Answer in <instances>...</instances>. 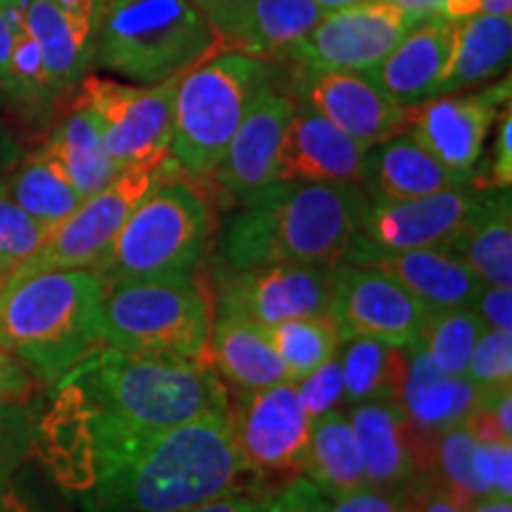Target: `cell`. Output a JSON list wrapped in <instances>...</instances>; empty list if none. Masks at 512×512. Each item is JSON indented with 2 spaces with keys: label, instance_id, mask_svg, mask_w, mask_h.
Here are the masks:
<instances>
[{
  "label": "cell",
  "instance_id": "ffe728a7",
  "mask_svg": "<svg viewBox=\"0 0 512 512\" xmlns=\"http://www.w3.org/2000/svg\"><path fill=\"white\" fill-rule=\"evenodd\" d=\"M344 261L358 266H373L394 278L403 290L413 294L425 311L465 309L472 306L484 283L463 261L446 249H406L389 252L363 238L361 233L351 242Z\"/></svg>",
  "mask_w": 512,
  "mask_h": 512
},
{
  "label": "cell",
  "instance_id": "f1b7e54d",
  "mask_svg": "<svg viewBox=\"0 0 512 512\" xmlns=\"http://www.w3.org/2000/svg\"><path fill=\"white\" fill-rule=\"evenodd\" d=\"M302 472L330 498L344 496L366 484L354 430L342 408H332L311 420Z\"/></svg>",
  "mask_w": 512,
  "mask_h": 512
},
{
  "label": "cell",
  "instance_id": "9a60e30c",
  "mask_svg": "<svg viewBox=\"0 0 512 512\" xmlns=\"http://www.w3.org/2000/svg\"><path fill=\"white\" fill-rule=\"evenodd\" d=\"M510 102V79L470 95H437L422 102L408 133L448 171L465 178L477 174L496 117Z\"/></svg>",
  "mask_w": 512,
  "mask_h": 512
},
{
  "label": "cell",
  "instance_id": "7dc6e473",
  "mask_svg": "<svg viewBox=\"0 0 512 512\" xmlns=\"http://www.w3.org/2000/svg\"><path fill=\"white\" fill-rule=\"evenodd\" d=\"M437 15L448 19L465 17H512V0H448Z\"/></svg>",
  "mask_w": 512,
  "mask_h": 512
},
{
  "label": "cell",
  "instance_id": "603a6c76",
  "mask_svg": "<svg viewBox=\"0 0 512 512\" xmlns=\"http://www.w3.org/2000/svg\"><path fill=\"white\" fill-rule=\"evenodd\" d=\"M467 185L437 162L411 133H401L370 147L361 188L370 202H403Z\"/></svg>",
  "mask_w": 512,
  "mask_h": 512
},
{
  "label": "cell",
  "instance_id": "277c9868",
  "mask_svg": "<svg viewBox=\"0 0 512 512\" xmlns=\"http://www.w3.org/2000/svg\"><path fill=\"white\" fill-rule=\"evenodd\" d=\"M53 392L133 427H174L230 411L226 387L207 363L112 347L83 358Z\"/></svg>",
  "mask_w": 512,
  "mask_h": 512
},
{
  "label": "cell",
  "instance_id": "5b68a950",
  "mask_svg": "<svg viewBox=\"0 0 512 512\" xmlns=\"http://www.w3.org/2000/svg\"><path fill=\"white\" fill-rule=\"evenodd\" d=\"M221 53V36L195 0H102L93 60L124 81L162 83Z\"/></svg>",
  "mask_w": 512,
  "mask_h": 512
},
{
  "label": "cell",
  "instance_id": "f5cc1de1",
  "mask_svg": "<svg viewBox=\"0 0 512 512\" xmlns=\"http://www.w3.org/2000/svg\"><path fill=\"white\" fill-rule=\"evenodd\" d=\"M467 512H512V498L484 496L470 503Z\"/></svg>",
  "mask_w": 512,
  "mask_h": 512
},
{
  "label": "cell",
  "instance_id": "680465c9",
  "mask_svg": "<svg viewBox=\"0 0 512 512\" xmlns=\"http://www.w3.org/2000/svg\"><path fill=\"white\" fill-rule=\"evenodd\" d=\"M22 3V0H0V10H8V8H15V5Z\"/></svg>",
  "mask_w": 512,
  "mask_h": 512
},
{
  "label": "cell",
  "instance_id": "5bb4252c",
  "mask_svg": "<svg viewBox=\"0 0 512 512\" xmlns=\"http://www.w3.org/2000/svg\"><path fill=\"white\" fill-rule=\"evenodd\" d=\"M228 415L233 441L249 470L256 475L302 472L311 418L299 399L297 382L242 392Z\"/></svg>",
  "mask_w": 512,
  "mask_h": 512
},
{
  "label": "cell",
  "instance_id": "30bf717a",
  "mask_svg": "<svg viewBox=\"0 0 512 512\" xmlns=\"http://www.w3.org/2000/svg\"><path fill=\"white\" fill-rule=\"evenodd\" d=\"M422 17L389 0H358L323 12L316 27L285 57L306 69L370 72Z\"/></svg>",
  "mask_w": 512,
  "mask_h": 512
},
{
  "label": "cell",
  "instance_id": "4316f807",
  "mask_svg": "<svg viewBox=\"0 0 512 512\" xmlns=\"http://www.w3.org/2000/svg\"><path fill=\"white\" fill-rule=\"evenodd\" d=\"M512 17L456 19L451 55L437 95H448L494 81L510 67Z\"/></svg>",
  "mask_w": 512,
  "mask_h": 512
},
{
  "label": "cell",
  "instance_id": "d6a6232c",
  "mask_svg": "<svg viewBox=\"0 0 512 512\" xmlns=\"http://www.w3.org/2000/svg\"><path fill=\"white\" fill-rule=\"evenodd\" d=\"M5 195L27 211L36 221L53 230L57 223L67 219L83 202L79 190L74 188L67 174L60 169L48 152L31 157L8 185H3Z\"/></svg>",
  "mask_w": 512,
  "mask_h": 512
},
{
  "label": "cell",
  "instance_id": "3957f363",
  "mask_svg": "<svg viewBox=\"0 0 512 512\" xmlns=\"http://www.w3.org/2000/svg\"><path fill=\"white\" fill-rule=\"evenodd\" d=\"M102 292L93 268H12L0 285V347L53 389L105 347Z\"/></svg>",
  "mask_w": 512,
  "mask_h": 512
},
{
  "label": "cell",
  "instance_id": "816d5d0a",
  "mask_svg": "<svg viewBox=\"0 0 512 512\" xmlns=\"http://www.w3.org/2000/svg\"><path fill=\"white\" fill-rule=\"evenodd\" d=\"M242 3H245V0H195L197 8L209 17L211 24H214V29L216 24H221L223 19H226L235 8H240Z\"/></svg>",
  "mask_w": 512,
  "mask_h": 512
},
{
  "label": "cell",
  "instance_id": "4dcf8cb0",
  "mask_svg": "<svg viewBox=\"0 0 512 512\" xmlns=\"http://www.w3.org/2000/svg\"><path fill=\"white\" fill-rule=\"evenodd\" d=\"M43 152H48L60 164L83 200L100 192L119 176L117 164L102 145L93 114L83 105H76L74 112L57 126Z\"/></svg>",
  "mask_w": 512,
  "mask_h": 512
},
{
  "label": "cell",
  "instance_id": "ab89813d",
  "mask_svg": "<svg viewBox=\"0 0 512 512\" xmlns=\"http://www.w3.org/2000/svg\"><path fill=\"white\" fill-rule=\"evenodd\" d=\"M297 392L311 420L332 411V408H339V403H344V382L337 354L313 373L297 380Z\"/></svg>",
  "mask_w": 512,
  "mask_h": 512
},
{
  "label": "cell",
  "instance_id": "d6986e66",
  "mask_svg": "<svg viewBox=\"0 0 512 512\" xmlns=\"http://www.w3.org/2000/svg\"><path fill=\"white\" fill-rule=\"evenodd\" d=\"M294 112V100L275 91L271 81L256 98L230 140L221 164L211 174L228 195L245 202L254 192L278 183L283 138Z\"/></svg>",
  "mask_w": 512,
  "mask_h": 512
},
{
  "label": "cell",
  "instance_id": "681fc988",
  "mask_svg": "<svg viewBox=\"0 0 512 512\" xmlns=\"http://www.w3.org/2000/svg\"><path fill=\"white\" fill-rule=\"evenodd\" d=\"M266 498L256 494H230L214 498V501L197 505V508H190L185 512H256L264 505Z\"/></svg>",
  "mask_w": 512,
  "mask_h": 512
},
{
  "label": "cell",
  "instance_id": "d590c367",
  "mask_svg": "<svg viewBox=\"0 0 512 512\" xmlns=\"http://www.w3.org/2000/svg\"><path fill=\"white\" fill-rule=\"evenodd\" d=\"M38 425L29 403L0 406V496L12 486V477L36 444Z\"/></svg>",
  "mask_w": 512,
  "mask_h": 512
},
{
  "label": "cell",
  "instance_id": "83f0119b",
  "mask_svg": "<svg viewBox=\"0 0 512 512\" xmlns=\"http://www.w3.org/2000/svg\"><path fill=\"white\" fill-rule=\"evenodd\" d=\"M444 249L463 261L479 283L512 287L510 190H486L482 207Z\"/></svg>",
  "mask_w": 512,
  "mask_h": 512
},
{
  "label": "cell",
  "instance_id": "9c48e42d",
  "mask_svg": "<svg viewBox=\"0 0 512 512\" xmlns=\"http://www.w3.org/2000/svg\"><path fill=\"white\" fill-rule=\"evenodd\" d=\"M178 81L181 76L152 86L107 76H83L79 81L76 105L93 114L102 145L119 171L162 166L169 159Z\"/></svg>",
  "mask_w": 512,
  "mask_h": 512
},
{
  "label": "cell",
  "instance_id": "c3c4849f",
  "mask_svg": "<svg viewBox=\"0 0 512 512\" xmlns=\"http://www.w3.org/2000/svg\"><path fill=\"white\" fill-rule=\"evenodd\" d=\"M64 15H67L81 31L93 36L95 22H98L102 0H55Z\"/></svg>",
  "mask_w": 512,
  "mask_h": 512
},
{
  "label": "cell",
  "instance_id": "44dd1931",
  "mask_svg": "<svg viewBox=\"0 0 512 512\" xmlns=\"http://www.w3.org/2000/svg\"><path fill=\"white\" fill-rule=\"evenodd\" d=\"M368 147L311 110L294 102L278 162V181L361 185Z\"/></svg>",
  "mask_w": 512,
  "mask_h": 512
},
{
  "label": "cell",
  "instance_id": "cb8c5ba5",
  "mask_svg": "<svg viewBox=\"0 0 512 512\" xmlns=\"http://www.w3.org/2000/svg\"><path fill=\"white\" fill-rule=\"evenodd\" d=\"M323 10L313 0H245L216 24L223 50L259 57L285 55L316 27Z\"/></svg>",
  "mask_w": 512,
  "mask_h": 512
},
{
  "label": "cell",
  "instance_id": "7bdbcfd3",
  "mask_svg": "<svg viewBox=\"0 0 512 512\" xmlns=\"http://www.w3.org/2000/svg\"><path fill=\"white\" fill-rule=\"evenodd\" d=\"M273 503L280 512H332V498L306 477H294L273 496Z\"/></svg>",
  "mask_w": 512,
  "mask_h": 512
},
{
  "label": "cell",
  "instance_id": "ee69618b",
  "mask_svg": "<svg viewBox=\"0 0 512 512\" xmlns=\"http://www.w3.org/2000/svg\"><path fill=\"white\" fill-rule=\"evenodd\" d=\"M38 380L15 356L0 347V406L5 403H29Z\"/></svg>",
  "mask_w": 512,
  "mask_h": 512
},
{
  "label": "cell",
  "instance_id": "2e32d148",
  "mask_svg": "<svg viewBox=\"0 0 512 512\" xmlns=\"http://www.w3.org/2000/svg\"><path fill=\"white\" fill-rule=\"evenodd\" d=\"M299 102L323 114L339 131L375 147L411 128L418 107H403L387 98L363 72L306 69L297 79Z\"/></svg>",
  "mask_w": 512,
  "mask_h": 512
},
{
  "label": "cell",
  "instance_id": "94428289",
  "mask_svg": "<svg viewBox=\"0 0 512 512\" xmlns=\"http://www.w3.org/2000/svg\"><path fill=\"white\" fill-rule=\"evenodd\" d=\"M268 510V498H266V501H264V505H261V508L259 510H256V512H266Z\"/></svg>",
  "mask_w": 512,
  "mask_h": 512
},
{
  "label": "cell",
  "instance_id": "6da1fadb",
  "mask_svg": "<svg viewBox=\"0 0 512 512\" xmlns=\"http://www.w3.org/2000/svg\"><path fill=\"white\" fill-rule=\"evenodd\" d=\"M41 432L60 482L91 512H185L247 494V477L256 475L235 446L228 413L133 427L57 394Z\"/></svg>",
  "mask_w": 512,
  "mask_h": 512
},
{
  "label": "cell",
  "instance_id": "11a10c76",
  "mask_svg": "<svg viewBox=\"0 0 512 512\" xmlns=\"http://www.w3.org/2000/svg\"><path fill=\"white\" fill-rule=\"evenodd\" d=\"M389 3L399 5V8H406L411 12H418V15H430V12H437L444 8L448 0H389Z\"/></svg>",
  "mask_w": 512,
  "mask_h": 512
},
{
  "label": "cell",
  "instance_id": "e0dca14e",
  "mask_svg": "<svg viewBox=\"0 0 512 512\" xmlns=\"http://www.w3.org/2000/svg\"><path fill=\"white\" fill-rule=\"evenodd\" d=\"M484 197L486 190L467 183L415 200L370 202L361 235L389 252L444 249L472 221Z\"/></svg>",
  "mask_w": 512,
  "mask_h": 512
},
{
  "label": "cell",
  "instance_id": "ac0fdd59",
  "mask_svg": "<svg viewBox=\"0 0 512 512\" xmlns=\"http://www.w3.org/2000/svg\"><path fill=\"white\" fill-rule=\"evenodd\" d=\"M479 396L482 387L467 377L441 373L418 344L406 349V370L394 401L399 403L406 418L413 460L420 475L432 470L434 444L439 434L448 427L460 425Z\"/></svg>",
  "mask_w": 512,
  "mask_h": 512
},
{
  "label": "cell",
  "instance_id": "f546056e",
  "mask_svg": "<svg viewBox=\"0 0 512 512\" xmlns=\"http://www.w3.org/2000/svg\"><path fill=\"white\" fill-rule=\"evenodd\" d=\"M22 22L41 48L53 91L74 86L86 76L93 62V36L76 27L55 0H24Z\"/></svg>",
  "mask_w": 512,
  "mask_h": 512
},
{
  "label": "cell",
  "instance_id": "74e56055",
  "mask_svg": "<svg viewBox=\"0 0 512 512\" xmlns=\"http://www.w3.org/2000/svg\"><path fill=\"white\" fill-rule=\"evenodd\" d=\"M48 233L50 228L19 209L0 185V256L15 266L22 264L43 245Z\"/></svg>",
  "mask_w": 512,
  "mask_h": 512
},
{
  "label": "cell",
  "instance_id": "f907efd6",
  "mask_svg": "<svg viewBox=\"0 0 512 512\" xmlns=\"http://www.w3.org/2000/svg\"><path fill=\"white\" fill-rule=\"evenodd\" d=\"M0 91H15V81H12V29L3 10H0Z\"/></svg>",
  "mask_w": 512,
  "mask_h": 512
},
{
  "label": "cell",
  "instance_id": "7402d4cb",
  "mask_svg": "<svg viewBox=\"0 0 512 512\" xmlns=\"http://www.w3.org/2000/svg\"><path fill=\"white\" fill-rule=\"evenodd\" d=\"M456 19L430 12L396 43L392 53L370 69L377 88L403 107H418L437 98L451 55Z\"/></svg>",
  "mask_w": 512,
  "mask_h": 512
},
{
  "label": "cell",
  "instance_id": "7a4b0ae2",
  "mask_svg": "<svg viewBox=\"0 0 512 512\" xmlns=\"http://www.w3.org/2000/svg\"><path fill=\"white\" fill-rule=\"evenodd\" d=\"M361 185L278 181L242 202L226 233L228 268L339 264L361 233Z\"/></svg>",
  "mask_w": 512,
  "mask_h": 512
},
{
  "label": "cell",
  "instance_id": "836d02e7",
  "mask_svg": "<svg viewBox=\"0 0 512 512\" xmlns=\"http://www.w3.org/2000/svg\"><path fill=\"white\" fill-rule=\"evenodd\" d=\"M275 354L280 356L292 382L302 380L337 354L339 337L330 316L290 318L283 323L268 325Z\"/></svg>",
  "mask_w": 512,
  "mask_h": 512
},
{
  "label": "cell",
  "instance_id": "ba28073f",
  "mask_svg": "<svg viewBox=\"0 0 512 512\" xmlns=\"http://www.w3.org/2000/svg\"><path fill=\"white\" fill-rule=\"evenodd\" d=\"M268 81L266 62L238 50H223L188 69L174 95L169 157L185 174L211 178Z\"/></svg>",
  "mask_w": 512,
  "mask_h": 512
},
{
  "label": "cell",
  "instance_id": "6125c7cd",
  "mask_svg": "<svg viewBox=\"0 0 512 512\" xmlns=\"http://www.w3.org/2000/svg\"><path fill=\"white\" fill-rule=\"evenodd\" d=\"M0 185H3V183H0Z\"/></svg>",
  "mask_w": 512,
  "mask_h": 512
},
{
  "label": "cell",
  "instance_id": "52a82bcc",
  "mask_svg": "<svg viewBox=\"0 0 512 512\" xmlns=\"http://www.w3.org/2000/svg\"><path fill=\"white\" fill-rule=\"evenodd\" d=\"M214 235V211L188 181H159L95 264L102 280L195 275Z\"/></svg>",
  "mask_w": 512,
  "mask_h": 512
},
{
  "label": "cell",
  "instance_id": "60d3db41",
  "mask_svg": "<svg viewBox=\"0 0 512 512\" xmlns=\"http://www.w3.org/2000/svg\"><path fill=\"white\" fill-rule=\"evenodd\" d=\"M332 512H413L411 486L382 489L363 484L349 494L332 498Z\"/></svg>",
  "mask_w": 512,
  "mask_h": 512
},
{
  "label": "cell",
  "instance_id": "db71d44e",
  "mask_svg": "<svg viewBox=\"0 0 512 512\" xmlns=\"http://www.w3.org/2000/svg\"><path fill=\"white\" fill-rule=\"evenodd\" d=\"M0 512H38L27 498H24L15 486H10L3 496H0Z\"/></svg>",
  "mask_w": 512,
  "mask_h": 512
},
{
  "label": "cell",
  "instance_id": "8d00e7d4",
  "mask_svg": "<svg viewBox=\"0 0 512 512\" xmlns=\"http://www.w3.org/2000/svg\"><path fill=\"white\" fill-rule=\"evenodd\" d=\"M465 377L482 389L512 384V330L484 328L467 358Z\"/></svg>",
  "mask_w": 512,
  "mask_h": 512
},
{
  "label": "cell",
  "instance_id": "91938a15",
  "mask_svg": "<svg viewBox=\"0 0 512 512\" xmlns=\"http://www.w3.org/2000/svg\"><path fill=\"white\" fill-rule=\"evenodd\" d=\"M266 512H280L278 508H275V503H273V498H268V510Z\"/></svg>",
  "mask_w": 512,
  "mask_h": 512
},
{
  "label": "cell",
  "instance_id": "f35d334b",
  "mask_svg": "<svg viewBox=\"0 0 512 512\" xmlns=\"http://www.w3.org/2000/svg\"><path fill=\"white\" fill-rule=\"evenodd\" d=\"M463 425L477 441H512V384L482 389Z\"/></svg>",
  "mask_w": 512,
  "mask_h": 512
},
{
  "label": "cell",
  "instance_id": "1f68e13d",
  "mask_svg": "<svg viewBox=\"0 0 512 512\" xmlns=\"http://www.w3.org/2000/svg\"><path fill=\"white\" fill-rule=\"evenodd\" d=\"M337 361L342 368L347 406L363 401H394L399 394L406 370V349L373 337H354L339 342Z\"/></svg>",
  "mask_w": 512,
  "mask_h": 512
},
{
  "label": "cell",
  "instance_id": "6f0895ef",
  "mask_svg": "<svg viewBox=\"0 0 512 512\" xmlns=\"http://www.w3.org/2000/svg\"><path fill=\"white\" fill-rule=\"evenodd\" d=\"M12 268H15V264H10L8 259H3V256H0V285H3V280L8 278Z\"/></svg>",
  "mask_w": 512,
  "mask_h": 512
},
{
  "label": "cell",
  "instance_id": "4fadbf2b",
  "mask_svg": "<svg viewBox=\"0 0 512 512\" xmlns=\"http://www.w3.org/2000/svg\"><path fill=\"white\" fill-rule=\"evenodd\" d=\"M425 313V306L387 273L349 261L335 264L328 316L335 323L339 342L373 337L408 349L418 342Z\"/></svg>",
  "mask_w": 512,
  "mask_h": 512
},
{
  "label": "cell",
  "instance_id": "9f6ffc18",
  "mask_svg": "<svg viewBox=\"0 0 512 512\" xmlns=\"http://www.w3.org/2000/svg\"><path fill=\"white\" fill-rule=\"evenodd\" d=\"M313 3L318 5L320 10L328 12V10H337V8H344V5H351V3H358V0H313Z\"/></svg>",
  "mask_w": 512,
  "mask_h": 512
},
{
  "label": "cell",
  "instance_id": "484cf974",
  "mask_svg": "<svg viewBox=\"0 0 512 512\" xmlns=\"http://www.w3.org/2000/svg\"><path fill=\"white\" fill-rule=\"evenodd\" d=\"M207 366L240 392H256L290 380L264 325L228 313H219L211 323Z\"/></svg>",
  "mask_w": 512,
  "mask_h": 512
},
{
  "label": "cell",
  "instance_id": "bcb514c9",
  "mask_svg": "<svg viewBox=\"0 0 512 512\" xmlns=\"http://www.w3.org/2000/svg\"><path fill=\"white\" fill-rule=\"evenodd\" d=\"M413 512H467V505L456 501L432 475H420L411 484Z\"/></svg>",
  "mask_w": 512,
  "mask_h": 512
},
{
  "label": "cell",
  "instance_id": "8fae6325",
  "mask_svg": "<svg viewBox=\"0 0 512 512\" xmlns=\"http://www.w3.org/2000/svg\"><path fill=\"white\" fill-rule=\"evenodd\" d=\"M164 166L166 162L119 171L110 185L86 197L67 219L57 223L43 245L15 268H95L131 211L162 181Z\"/></svg>",
  "mask_w": 512,
  "mask_h": 512
},
{
  "label": "cell",
  "instance_id": "b9f144b4",
  "mask_svg": "<svg viewBox=\"0 0 512 512\" xmlns=\"http://www.w3.org/2000/svg\"><path fill=\"white\" fill-rule=\"evenodd\" d=\"M512 185V112L510 102L505 105V112L496 117V140L494 155H491L489 174L486 181L479 185L482 190H510Z\"/></svg>",
  "mask_w": 512,
  "mask_h": 512
},
{
  "label": "cell",
  "instance_id": "d4e9b609",
  "mask_svg": "<svg viewBox=\"0 0 512 512\" xmlns=\"http://www.w3.org/2000/svg\"><path fill=\"white\" fill-rule=\"evenodd\" d=\"M347 415L361 453L366 484L406 489L420 477L399 403L392 399L354 403Z\"/></svg>",
  "mask_w": 512,
  "mask_h": 512
},
{
  "label": "cell",
  "instance_id": "7c38bea8",
  "mask_svg": "<svg viewBox=\"0 0 512 512\" xmlns=\"http://www.w3.org/2000/svg\"><path fill=\"white\" fill-rule=\"evenodd\" d=\"M332 264H264L228 268L216 278L219 313L275 325L290 318L328 316Z\"/></svg>",
  "mask_w": 512,
  "mask_h": 512
},
{
  "label": "cell",
  "instance_id": "8992f818",
  "mask_svg": "<svg viewBox=\"0 0 512 512\" xmlns=\"http://www.w3.org/2000/svg\"><path fill=\"white\" fill-rule=\"evenodd\" d=\"M211 323L214 302L195 275L105 280V347L207 363Z\"/></svg>",
  "mask_w": 512,
  "mask_h": 512
},
{
  "label": "cell",
  "instance_id": "f6af8a7d",
  "mask_svg": "<svg viewBox=\"0 0 512 512\" xmlns=\"http://www.w3.org/2000/svg\"><path fill=\"white\" fill-rule=\"evenodd\" d=\"M470 309L477 313L484 328L512 330V287L482 285Z\"/></svg>",
  "mask_w": 512,
  "mask_h": 512
},
{
  "label": "cell",
  "instance_id": "e575fe53",
  "mask_svg": "<svg viewBox=\"0 0 512 512\" xmlns=\"http://www.w3.org/2000/svg\"><path fill=\"white\" fill-rule=\"evenodd\" d=\"M484 323L470 306L465 309L427 311L420 325L418 347L441 373L465 377L467 358L472 354Z\"/></svg>",
  "mask_w": 512,
  "mask_h": 512
}]
</instances>
